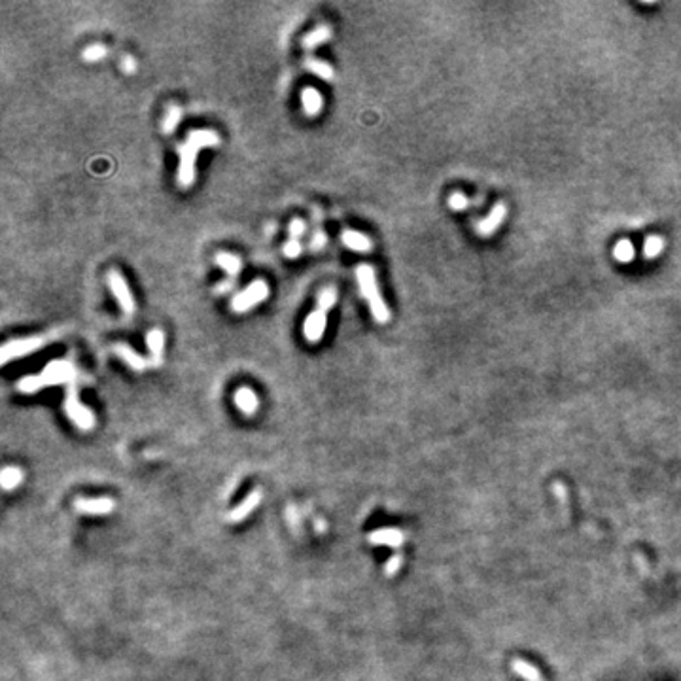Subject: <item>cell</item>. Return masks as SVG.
<instances>
[{"mask_svg":"<svg viewBox=\"0 0 681 681\" xmlns=\"http://www.w3.org/2000/svg\"><path fill=\"white\" fill-rule=\"evenodd\" d=\"M219 144L218 133L210 129H197L190 131L185 142L178 144V171H176V184L182 190H188L195 180V159L202 148H214Z\"/></svg>","mask_w":681,"mask_h":681,"instance_id":"6da1fadb","label":"cell"},{"mask_svg":"<svg viewBox=\"0 0 681 681\" xmlns=\"http://www.w3.org/2000/svg\"><path fill=\"white\" fill-rule=\"evenodd\" d=\"M356 280H358L360 294L367 303H370L371 316L377 324H387L390 320V311L387 303L382 299L381 290L375 278V267L370 263H362L356 267Z\"/></svg>","mask_w":681,"mask_h":681,"instance_id":"7a4b0ae2","label":"cell"},{"mask_svg":"<svg viewBox=\"0 0 681 681\" xmlns=\"http://www.w3.org/2000/svg\"><path fill=\"white\" fill-rule=\"evenodd\" d=\"M269 297V284L265 280H254L248 284V288L244 292H239L231 299L233 312H248L250 309H254L256 305H260L261 301H265Z\"/></svg>","mask_w":681,"mask_h":681,"instance_id":"3957f363","label":"cell"},{"mask_svg":"<svg viewBox=\"0 0 681 681\" xmlns=\"http://www.w3.org/2000/svg\"><path fill=\"white\" fill-rule=\"evenodd\" d=\"M106 282H108V288L112 290V294L116 297L122 312L131 316L135 312V299L131 290H129V284L127 280H125V277H123L120 271H116V269H112V271L108 273V277H106Z\"/></svg>","mask_w":681,"mask_h":681,"instance_id":"277c9868","label":"cell"},{"mask_svg":"<svg viewBox=\"0 0 681 681\" xmlns=\"http://www.w3.org/2000/svg\"><path fill=\"white\" fill-rule=\"evenodd\" d=\"M42 345H44L42 337H25V339L8 340L6 345L2 347V364L6 365L12 360L23 358L27 354L36 353V350H40Z\"/></svg>","mask_w":681,"mask_h":681,"instance_id":"5b68a950","label":"cell"},{"mask_svg":"<svg viewBox=\"0 0 681 681\" xmlns=\"http://www.w3.org/2000/svg\"><path fill=\"white\" fill-rule=\"evenodd\" d=\"M328 312L322 307H316L314 311L305 318L303 324V337L309 343H318L322 340L324 333H326V326H328Z\"/></svg>","mask_w":681,"mask_h":681,"instance_id":"8992f818","label":"cell"},{"mask_svg":"<svg viewBox=\"0 0 681 681\" xmlns=\"http://www.w3.org/2000/svg\"><path fill=\"white\" fill-rule=\"evenodd\" d=\"M44 387H52V384H61V382L70 381L74 377V367L64 362V360H53L46 365V370L40 373Z\"/></svg>","mask_w":681,"mask_h":681,"instance_id":"52a82bcc","label":"cell"},{"mask_svg":"<svg viewBox=\"0 0 681 681\" xmlns=\"http://www.w3.org/2000/svg\"><path fill=\"white\" fill-rule=\"evenodd\" d=\"M505 216H508V207H505L503 202H498V205H494L492 212L488 214L486 218L479 219V222L475 224V231H477V235H481V237H491L492 233L498 231V227L503 224Z\"/></svg>","mask_w":681,"mask_h":681,"instance_id":"ba28073f","label":"cell"},{"mask_svg":"<svg viewBox=\"0 0 681 681\" xmlns=\"http://www.w3.org/2000/svg\"><path fill=\"white\" fill-rule=\"evenodd\" d=\"M64 407H67V413H69L70 418H72L78 426L80 428L93 426V415L80 404V401H78L74 388H70L69 390V396H67V404H64Z\"/></svg>","mask_w":681,"mask_h":681,"instance_id":"9c48e42d","label":"cell"},{"mask_svg":"<svg viewBox=\"0 0 681 681\" xmlns=\"http://www.w3.org/2000/svg\"><path fill=\"white\" fill-rule=\"evenodd\" d=\"M163 347H165V333H163V329H150V331L146 333V348H148V354H150L151 365H161Z\"/></svg>","mask_w":681,"mask_h":681,"instance_id":"30bf717a","label":"cell"},{"mask_svg":"<svg viewBox=\"0 0 681 681\" xmlns=\"http://www.w3.org/2000/svg\"><path fill=\"white\" fill-rule=\"evenodd\" d=\"M340 241H343V244H345L348 250H353V252H360V254H367V252H371V250H373V243H371V239L367 237V235H364V233L353 231V229H347V231H343V235H340Z\"/></svg>","mask_w":681,"mask_h":681,"instance_id":"8fae6325","label":"cell"},{"mask_svg":"<svg viewBox=\"0 0 681 681\" xmlns=\"http://www.w3.org/2000/svg\"><path fill=\"white\" fill-rule=\"evenodd\" d=\"M114 353H116L118 358L123 360V362L135 371H144L146 365H148V362H146L135 348L125 345V343H116V345H114Z\"/></svg>","mask_w":681,"mask_h":681,"instance_id":"7c38bea8","label":"cell"},{"mask_svg":"<svg viewBox=\"0 0 681 681\" xmlns=\"http://www.w3.org/2000/svg\"><path fill=\"white\" fill-rule=\"evenodd\" d=\"M301 104H303V112H305L307 116L314 118L322 112L324 98L314 87H305V89L301 91Z\"/></svg>","mask_w":681,"mask_h":681,"instance_id":"4fadbf2b","label":"cell"},{"mask_svg":"<svg viewBox=\"0 0 681 681\" xmlns=\"http://www.w3.org/2000/svg\"><path fill=\"white\" fill-rule=\"evenodd\" d=\"M329 38H331V29H329L328 25H318L311 33H307V35L303 36L301 44H303V47H307V50H314V47H318L320 44H324V42H328Z\"/></svg>","mask_w":681,"mask_h":681,"instance_id":"5bb4252c","label":"cell"},{"mask_svg":"<svg viewBox=\"0 0 681 681\" xmlns=\"http://www.w3.org/2000/svg\"><path fill=\"white\" fill-rule=\"evenodd\" d=\"M214 261H216V265H219L222 269H224L229 277H237L239 275V271H241V267H243V261H241V258L239 256H235V254H231V252H218L216 254V258H214Z\"/></svg>","mask_w":681,"mask_h":681,"instance_id":"9a60e30c","label":"cell"},{"mask_svg":"<svg viewBox=\"0 0 681 681\" xmlns=\"http://www.w3.org/2000/svg\"><path fill=\"white\" fill-rule=\"evenodd\" d=\"M235 404L244 415H252L258 409V398H256V394L250 388H239L237 394H235Z\"/></svg>","mask_w":681,"mask_h":681,"instance_id":"2e32d148","label":"cell"},{"mask_svg":"<svg viewBox=\"0 0 681 681\" xmlns=\"http://www.w3.org/2000/svg\"><path fill=\"white\" fill-rule=\"evenodd\" d=\"M182 116H184V110L180 108L178 104H168L167 110H165V116H163V123H161L163 133L165 135L174 133V129L178 127Z\"/></svg>","mask_w":681,"mask_h":681,"instance_id":"e0dca14e","label":"cell"},{"mask_svg":"<svg viewBox=\"0 0 681 681\" xmlns=\"http://www.w3.org/2000/svg\"><path fill=\"white\" fill-rule=\"evenodd\" d=\"M305 69L309 70V72H312L314 76H318V78L326 80V81H331L335 78V70L331 69V67H329L326 61H320V59L309 57L305 61Z\"/></svg>","mask_w":681,"mask_h":681,"instance_id":"ac0fdd59","label":"cell"},{"mask_svg":"<svg viewBox=\"0 0 681 681\" xmlns=\"http://www.w3.org/2000/svg\"><path fill=\"white\" fill-rule=\"evenodd\" d=\"M634 246H632V243L626 241V239L619 241V243L615 244V248H613V258L621 261V263H630V261L634 260Z\"/></svg>","mask_w":681,"mask_h":681,"instance_id":"d6986e66","label":"cell"},{"mask_svg":"<svg viewBox=\"0 0 681 681\" xmlns=\"http://www.w3.org/2000/svg\"><path fill=\"white\" fill-rule=\"evenodd\" d=\"M106 55H108V47L103 46V44H91V46H87L86 50L81 52V57H84L86 63H98V61H103Z\"/></svg>","mask_w":681,"mask_h":681,"instance_id":"ffe728a7","label":"cell"},{"mask_svg":"<svg viewBox=\"0 0 681 681\" xmlns=\"http://www.w3.org/2000/svg\"><path fill=\"white\" fill-rule=\"evenodd\" d=\"M337 297H339L337 288H335V286H328V288H324L322 292L318 294L316 307H322L326 311H331L335 303H337Z\"/></svg>","mask_w":681,"mask_h":681,"instance_id":"44dd1931","label":"cell"},{"mask_svg":"<svg viewBox=\"0 0 681 681\" xmlns=\"http://www.w3.org/2000/svg\"><path fill=\"white\" fill-rule=\"evenodd\" d=\"M663 250H664L663 237H658V235H651V237L646 239V243H643V256H646L647 260H653V258H657V256L660 254Z\"/></svg>","mask_w":681,"mask_h":681,"instance_id":"7402d4cb","label":"cell"},{"mask_svg":"<svg viewBox=\"0 0 681 681\" xmlns=\"http://www.w3.org/2000/svg\"><path fill=\"white\" fill-rule=\"evenodd\" d=\"M18 388L25 394H33V392H36V390L44 388V382H42L40 375H29V377H23V379L19 381Z\"/></svg>","mask_w":681,"mask_h":681,"instance_id":"603a6c76","label":"cell"},{"mask_svg":"<svg viewBox=\"0 0 681 681\" xmlns=\"http://www.w3.org/2000/svg\"><path fill=\"white\" fill-rule=\"evenodd\" d=\"M449 207L454 208V210H464V208L469 207V199L460 191H454L449 197Z\"/></svg>","mask_w":681,"mask_h":681,"instance_id":"cb8c5ba5","label":"cell"},{"mask_svg":"<svg viewBox=\"0 0 681 681\" xmlns=\"http://www.w3.org/2000/svg\"><path fill=\"white\" fill-rule=\"evenodd\" d=\"M282 250H284V256H286L288 260H295V258H299L301 252H303V246H301L299 241H295V239H290L288 243L284 244Z\"/></svg>","mask_w":681,"mask_h":681,"instance_id":"d4e9b609","label":"cell"},{"mask_svg":"<svg viewBox=\"0 0 681 681\" xmlns=\"http://www.w3.org/2000/svg\"><path fill=\"white\" fill-rule=\"evenodd\" d=\"M305 229H307V224L303 222L301 218H294L292 222H290V225H288V233H290V237L292 239H295V241H299V237H303V233H305Z\"/></svg>","mask_w":681,"mask_h":681,"instance_id":"484cf974","label":"cell"},{"mask_svg":"<svg viewBox=\"0 0 681 681\" xmlns=\"http://www.w3.org/2000/svg\"><path fill=\"white\" fill-rule=\"evenodd\" d=\"M120 67H122L125 74H135L137 69H139V63H137V59H135L133 55H123V57L120 59Z\"/></svg>","mask_w":681,"mask_h":681,"instance_id":"4316f807","label":"cell"},{"mask_svg":"<svg viewBox=\"0 0 681 681\" xmlns=\"http://www.w3.org/2000/svg\"><path fill=\"white\" fill-rule=\"evenodd\" d=\"M326 243H328V237H326V233H324L322 229H318V231L314 233V235H312V239H311V250H312V252H320V250H324Z\"/></svg>","mask_w":681,"mask_h":681,"instance_id":"83f0119b","label":"cell"},{"mask_svg":"<svg viewBox=\"0 0 681 681\" xmlns=\"http://www.w3.org/2000/svg\"><path fill=\"white\" fill-rule=\"evenodd\" d=\"M231 288L233 280H225V282H219L218 286H216V292H218V294H225V292H229Z\"/></svg>","mask_w":681,"mask_h":681,"instance_id":"f1b7e54d","label":"cell"}]
</instances>
